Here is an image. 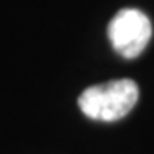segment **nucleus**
<instances>
[{
	"mask_svg": "<svg viewBox=\"0 0 154 154\" xmlns=\"http://www.w3.org/2000/svg\"><path fill=\"white\" fill-rule=\"evenodd\" d=\"M139 99V88L132 79H116L84 89L77 103L91 120L116 122L130 113Z\"/></svg>",
	"mask_w": 154,
	"mask_h": 154,
	"instance_id": "f257e3e1",
	"label": "nucleus"
},
{
	"mask_svg": "<svg viewBox=\"0 0 154 154\" xmlns=\"http://www.w3.org/2000/svg\"><path fill=\"white\" fill-rule=\"evenodd\" d=\"M152 36L149 17L139 9H122L108 26L111 46L123 58H135L142 53Z\"/></svg>",
	"mask_w": 154,
	"mask_h": 154,
	"instance_id": "f03ea898",
	"label": "nucleus"
}]
</instances>
